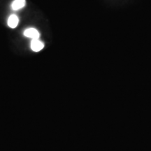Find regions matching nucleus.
<instances>
[{
  "mask_svg": "<svg viewBox=\"0 0 151 151\" xmlns=\"http://www.w3.org/2000/svg\"><path fill=\"white\" fill-rule=\"evenodd\" d=\"M24 35L32 39H39L40 34L35 28H28V29L24 30Z\"/></svg>",
  "mask_w": 151,
  "mask_h": 151,
  "instance_id": "obj_1",
  "label": "nucleus"
},
{
  "mask_svg": "<svg viewBox=\"0 0 151 151\" xmlns=\"http://www.w3.org/2000/svg\"><path fill=\"white\" fill-rule=\"evenodd\" d=\"M44 47V44L43 42L39 40V39H32L31 42V48L33 51L39 52L42 50Z\"/></svg>",
  "mask_w": 151,
  "mask_h": 151,
  "instance_id": "obj_2",
  "label": "nucleus"
},
{
  "mask_svg": "<svg viewBox=\"0 0 151 151\" xmlns=\"http://www.w3.org/2000/svg\"><path fill=\"white\" fill-rule=\"evenodd\" d=\"M24 5H25V0H14L11 4V8L13 10L18 11L23 8Z\"/></svg>",
  "mask_w": 151,
  "mask_h": 151,
  "instance_id": "obj_3",
  "label": "nucleus"
},
{
  "mask_svg": "<svg viewBox=\"0 0 151 151\" xmlns=\"http://www.w3.org/2000/svg\"><path fill=\"white\" fill-rule=\"evenodd\" d=\"M18 18L17 17L16 15H11V16H9L8 19V25L9 27L11 28H15L18 26Z\"/></svg>",
  "mask_w": 151,
  "mask_h": 151,
  "instance_id": "obj_4",
  "label": "nucleus"
}]
</instances>
